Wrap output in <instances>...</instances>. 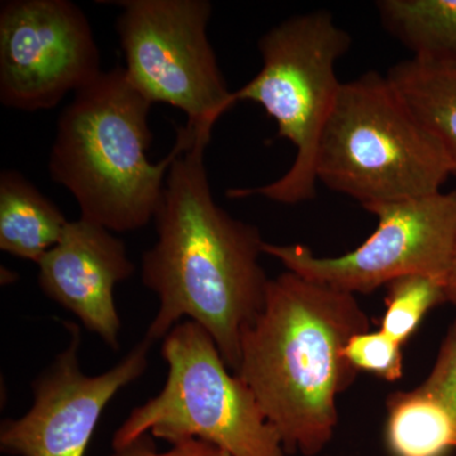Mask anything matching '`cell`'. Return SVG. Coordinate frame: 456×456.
<instances>
[{
	"instance_id": "52a82bcc",
	"label": "cell",
	"mask_w": 456,
	"mask_h": 456,
	"mask_svg": "<svg viewBox=\"0 0 456 456\" xmlns=\"http://www.w3.org/2000/svg\"><path fill=\"white\" fill-rule=\"evenodd\" d=\"M117 20L128 79L151 102L179 108L187 126L211 134L235 106L207 35V0H123Z\"/></svg>"
},
{
	"instance_id": "ffe728a7",
	"label": "cell",
	"mask_w": 456,
	"mask_h": 456,
	"mask_svg": "<svg viewBox=\"0 0 456 456\" xmlns=\"http://www.w3.org/2000/svg\"><path fill=\"white\" fill-rule=\"evenodd\" d=\"M445 298L456 305V251L445 281Z\"/></svg>"
},
{
	"instance_id": "ac0fdd59",
	"label": "cell",
	"mask_w": 456,
	"mask_h": 456,
	"mask_svg": "<svg viewBox=\"0 0 456 456\" xmlns=\"http://www.w3.org/2000/svg\"><path fill=\"white\" fill-rule=\"evenodd\" d=\"M421 388L446 408L456 426V321Z\"/></svg>"
},
{
	"instance_id": "d6986e66",
	"label": "cell",
	"mask_w": 456,
	"mask_h": 456,
	"mask_svg": "<svg viewBox=\"0 0 456 456\" xmlns=\"http://www.w3.org/2000/svg\"><path fill=\"white\" fill-rule=\"evenodd\" d=\"M110 456H231L213 444L200 439H184L171 444L167 452H158L151 435L140 437Z\"/></svg>"
},
{
	"instance_id": "5b68a950",
	"label": "cell",
	"mask_w": 456,
	"mask_h": 456,
	"mask_svg": "<svg viewBox=\"0 0 456 456\" xmlns=\"http://www.w3.org/2000/svg\"><path fill=\"white\" fill-rule=\"evenodd\" d=\"M350 46L349 33L326 11L288 18L260 38L263 68L233 92L232 101L260 104L277 122L279 139L296 147V158L281 178L264 187L228 189L227 197L261 196L281 204L316 197L318 142L341 88L336 64Z\"/></svg>"
},
{
	"instance_id": "8fae6325",
	"label": "cell",
	"mask_w": 456,
	"mask_h": 456,
	"mask_svg": "<svg viewBox=\"0 0 456 456\" xmlns=\"http://www.w3.org/2000/svg\"><path fill=\"white\" fill-rule=\"evenodd\" d=\"M37 265L42 292L110 349H121L114 288L134 273L123 241L107 228L80 218L69 222L61 240Z\"/></svg>"
},
{
	"instance_id": "5bb4252c",
	"label": "cell",
	"mask_w": 456,
	"mask_h": 456,
	"mask_svg": "<svg viewBox=\"0 0 456 456\" xmlns=\"http://www.w3.org/2000/svg\"><path fill=\"white\" fill-rule=\"evenodd\" d=\"M377 9L412 59L456 65V0H379Z\"/></svg>"
},
{
	"instance_id": "ba28073f",
	"label": "cell",
	"mask_w": 456,
	"mask_h": 456,
	"mask_svg": "<svg viewBox=\"0 0 456 456\" xmlns=\"http://www.w3.org/2000/svg\"><path fill=\"white\" fill-rule=\"evenodd\" d=\"M378 218L371 236L350 253L318 257L305 245L264 242L263 253L288 272L344 292L370 293L406 275L445 284L456 251V191L364 206Z\"/></svg>"
},
{
	"instance_id": "277c9868",
	"label": "cell",
	"mask_w": 456,
	"mask_h": 456,
	"mask_svg": "<svg viewBox=\"0 0 456 456\" xmlns=\"http://www.w3.org/2000/svg\"><path fill=\"white\" fill-rule=\"evenodd\" d=\"M314 170L317 182L362 207L439 193L452 175L439 141L377 71L341 84Z\"/></svg>"
},
{
	"instance_id": "2e32d148",
	"label": "cell",
	"mask_w": 456,
	"mask_h": 456,
	"mask_svg": "<svg viewBox=\"0 0 456 456\" xmlns=\"http://www.w3.org/2000/svg\"><path fill=\"white\" fill-rule=\"evenodd\" d=\"M388 285L386 314L380 330L403 345L416 331L425 314L446 301L445 284L426 275H406Z\"/></svg>"
},
{
	"instance_id": "3957f363",
	"label": "cell",
	"mask_w": 456,
	"mask_h": 456,
	"mask_svg": "<svg viewBox=\"0 0 456 456\" xmlns=\"http://www.w3.org/2000/svg\"><path fill=\"white\" fill-rule=\"evenodd\" d=\"M151 106L125 68L116 66L75 93L60 114L50 175L73 194L83 220L110 232L140 230L154 220L171 164L197 132L180 127L169 154L150 163Z\"/></svg>"
},
{
	"instance_id": "4fadbf2b",
	"label": "cell",
	"mask_w": 456,
	"mask_h": 456,
	"mask_svg": "<svg viewBox=\"0 0 456 456\" xmlns=\"http://www.w3.org/2000/svg\"><path fill=\"white\" fill-rule=\"evenodd\" d=\"M387 77L439 141L456 175V65L411 59L392 66Z\"/></svg>"
},
{
	"instance_id": "7c38bea8",
	"label": "cell",
	"mask_w": 456,
	"mask_h": 456,
	"mask_svg": "<svg viewBox=\"0 0 456 456\" xmlns=\"http://www.w3.org/2000/svg\"><path fill=\"white\" fill-rule=\"evenodd\" d=\"M69 221L20 171L0 174V248L38 264L61 240Z\"/></svg>"
},
{
	"instance_id": "e0dca14e",
	"label": "cell",
	"mask_w": 456,
	"mask_h": 456,
	"mask_svg": "<svg viewBox=\"0 0 456 456\" xmlns=\"http://www.w3.org/2000/svg\"><path fill=\"white\" fill-rule=\"evenodd\" d=\"M344 356L356 371H368L388 382L403 375L402 345L382 330L354 335L345 346Z\"/></svg>"
},
{
	"instance_id": "8992f818",
	"label": "cell",
	"mask_w": 456,
	"mask_h": 456,
	"mask_svg": "<svg viewBox=\"0 0 456 456\" xmlns=\"http://www.w3.org/2000/svg\"><path fill=\"white\" fill-rule=\"evenodd\" d=\"M161 355L167 365L164 388L114 432V450L151 435L170 445L207 441L231 456H284L277 428L206 330L182 321L165 336Z\"/></svg>"
},
{
	"instance_id": "7a4b0ae2",
	"label": "cell",
	"mask_w": 456,
	"mask_h": 456,
	"mask_svg": "<svg viewBox=\"0 0 456 456\" xmlns=\"http://www.w3.org/2000/svg\"><path fill=\"white\" fill-rule=\"evenodd\" d=\"M369 331L355 294L293 272L270 279L265 305L241 338L239 375L277 428L285 452L320 454L338 425L336 399L356 370L347 341Z\"/></svg>"
},
{
	"instance_id": "30bf717a",
	"label": "cell",
	"mask_w": 456,
	"mask_h": 456,
	"mask_svg": "<svg viewBox=\"0 0 456 456\" xmlns=\"http://www.w3.org/2000/svg\"><path fill=\"white\" fill-rule=\"evenodd\" d=\"M70 341L33 382V404L25 416L5 419L0 449L13 456H84L104 408L121 389L145 373L152 342L143 338L116 367L90 377L80 368L82 332L64 322Z\"/></svg>"
},
{
	"instance_id": "9a60e30c",
	"label": "cell",
	"mask_w": 456,
	"mask_h": 456,
	"mask_svg": "<svg viewBox=\"0 0 456 456\" xmlns=\"http://www.w3.org/2000/svg\"><path fill=\"white\" fill-rule=\"evenodd\" d=\"M387 444L393 456H445L456 448V426L446 408L419 388L392 395Z\"/></svg>"
},
{
	"instance_id": "9c48e42d",
	"label": "cell",
	"mask_w": 456,
	"mask_h": 456,
	"mask_svg": "<svg viewBox=\"0 0 456 456\" xmlns=\"http://www.w3.org/2000/svg\"><path fill=\"white\" fill-rule=\"evenodd\" d=\"M103 73L86 13L69 0L0 7V102L25 112L56 107Z\"/></svg>"
},
{
	"instance_id": "6da1fadb",
	"label": "cell",
	"mask_w": 456,
	"mask_h": 456,
	"mask_svg": "<svg viewBox=\"0 0 456 456\" xmlns=\"http://www.w3.org/2000/svg\"><path fill=\"white\" fill-rule=\"evenodd\" d=\"M209 140L198 132L165 180L154 217L158 241L142 257L143 284L160 302L145 338H165L187 317L211 335L235 373L242 334L263 311L270 279L259 263V228L213 200L204 167Z\"/></svg>"
}]
</instances>
